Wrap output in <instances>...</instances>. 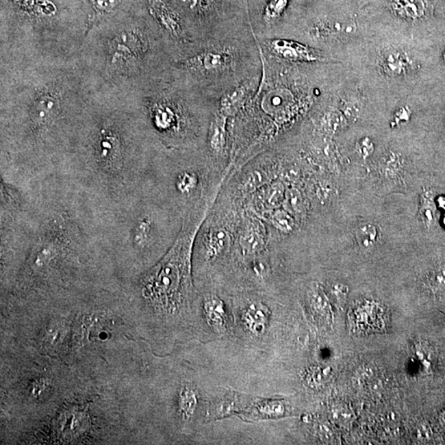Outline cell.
<instances>
[{"label":"cell","instance_id":"cell-10","mask_svg":"<svg viewBox=\"0 0 445 445\" xmlns=\"http://www.w3.org/2000/svg\"><path fill=\"white\" fill-rule=\"evenodd\" d=\"M203 311L206 320L212 329L218 333L226 330L228 327V314L225 303L214 293L205 294Z\"/></svg>","mask_w":445,"mask_h":445},{"label":"cell","instance_id":"cell-8","mask_svg":"<svg viewBox=\"0 0 445 445\" xmlns=\"http://www.w3.org/2000/svg\"><path fill=\"white\" fill-rule=\"evenodd\" d=\"M377 63L382 74L390 78L409 75L416 68L415 60L405 51L394 47H387L381 51Z\"/></svg>","mask_w":445,"mask_h":445},{"label":"cell","instance_id":"cell-18","mask_svg":"<svg viewBox=\"0 0 445 445\" xmlns=\"http://www.w3.org/2000/svg\"><path fill=\"white\" fill-rule=\"evenodd\" d=\"M114 137L108 134L104 135L103 138L101 140V149H102V153L105 157L109 159L118 153V144Z\"/></svg>","mask_w":445,"mask_h":445},{"label":"cell","instance_id":"cell-4","mask_svg":"<svg viewBox=\"0 0 445 445\" xmlns=\"http://www.w3.org/2000/svg\"><path fill=\"white\" fill-rule=\"evenodd\" d=\"M160 42V36L145 28L123 32L116 36L109 47L110 64L115 68H129V72L140 74L157 60Z\"/></svg>","mask_w":445,"mask_h":445},{"label":"cell","instance_id":"cell-23","mask_svg":"<svg viewBox=\"0 0 445 445\" xmlns=\"http://www.w3.org/2000/svg\"><path fill=\"white\" fill-rule=\"evenodd\" d=\"M418 438L423 442H427L431 440L432 436L431 429L428 424L422 423L420 424V427L418 428Z\"/></svg>","mask_w":445,"mask_h":445},{"label":"cell","instance_id":"cell-3","mask_svg":"<svg viewBox=\"0 0 445 445\" xmlns=\"http://www.w3.org/2000/svg\"><path fill=\"white\" fill-rule=\"evenodd\" d=\"M190 42L253 34L238 0H172Z\"/></svg>","mask_w":445,"mask_h":445},{"label":"cell","instance_id":"cell-16","mask_svg":"<svg viewBox=\"0 0 445 445\" xmlns=\"http://www.w3.org/2000/svg\"><path fill=\"white\" fill-rule=\"evenodd\" d=\"M180 410L185 418L189 419L195 414L197 406V395L192 388L186 387L181 392L179 400Z\"/></svg>","mask_w":445,"mask_h":445},{"label":"cell","instance_id":"cell-7","mask_svg":"<svg viewBox=\"0 0 445 445\" xmlns=\"http://www.w3.org/2000/svg\"><path fill=\"white\" fill-rule=\"evenodd\" d=\"M355 27L339 20L327 17L317 18L307 22L301 30V36L307 44H322L341 34H351Z\"/></svg>","mask_w":445,"mask_h":445},{"label":"cell","instance_id":"cell-11","mask_svg":"<svg viewBox=\"0 0 445 445\" xmlns=\"http://www.w3.org/2000/svg\"><path fill=\"white\" fill-rule=\"evenodd\" d=\"M390 10L396 18L407 21H419L430 13L429 0H391Z\"/></svg>","mask_w":445,"mask_h":445},{"label":"cell","instance_id":"cell-15","mask_svg":"<svg viewBox=\"0 0 445 445\" xmlns=\"http://www.w3.org/2000/svg\"><path fill=\"white\" fill-rule=\"evenodd\" d=\"M356 241L364 250H371L377 244L379 231L377 226L372 222H365L359 226L355 232Z\"/></svg>","mask_w":445,"mask_h":445},{"label":"cell","instance_id":"cell-9","mask_svg":"<svg viewBox=\"0 0 445 445\" xmlns=\"http://www.w3.org/2000/svg\"><path fill=\"white\" fill-rule=\"evenodd\" d=\"M242 322L245 329L255 335H260L268 327L269 309L261 301L253 297L244 298Z\"/></svg>","mask_w":445,"mask_h":445},{"label":"cell","instance_id":"cell-25","mask_svg":"<svg viewBox=\"0 0 445 445\" xmlns=\"http://www.w3.org/2000/svg\"><path fill=\"white\" fill-rule=\"evenodd\" d=\"M442 60H443L444 63L445 64V48H444V50L443 53H442Z\"/></svg>","mask_w":445,"mask_h":445},{"label":"cell","instance_id":"cell-22","mask_svg":"<svg viewBox=\"0 0 445 445\" xmlns=\"http://www.w3.org/2000/svg\"><path fill=\"white\" fill-rule=\"evenodd\" d=\"M331 293L333 295L334 298L338 299V301H342V299L346 297L348 288L345 285L341 284V283H337V284L331 287Z\"/></svg>","mask_w":445,"mask_h":445},{"label":"cell","instance_id":"cell-12","mask_svg":"<svg viewBox=\"0 0 445 445\" xmlns=\"http://www.w3.org/2000/svg\"><path fill=\"white\" fill-rule=\"evenodd\" d=\"M419 214L424 227L431 228L436 220V207L434 194L431 190H424L420 197Z\"/></svg>","mask_w":445,"mask_h":445},{"label":"cell","instance_id":"cell-19","mask_svg":"<svg viewBox=\"0 0 445 445\" xmlns=\"http://www.w3.org/2000/svg\"><path fill=\"white\" fill-rule=\"evenodd\" d=\"M374 151V144L369 137H363L355 144V152L363 160H367Z\"/></svg>","mask_w":445,"mask_h":445},{"label":"cell","instance_id":"cell-20","mask_svg":"<svg viewBox=\"0 0 445 445\" xmlns=\"http://www.w3.org/2000/svg\"><path fill=\"white\" fill-rule=\"evenodd\" d=\"M411 116V111L409 107H400L394 113V119L392 120V127H399L400 125L407 123L410 120Z\"/></svg>","mask_w":445,"mask_h":445},{"label":"cell","instance_id":"cell-13","mask_svg":"<svg viewBox=\"0 0 445 445\" xmlns=\"http://www.w3.org/2000/svg\"><path fill=\"white\" fill-rule=\"evenodd\" d=\"M59 100L55 96L46 94L40 97L35 103V116L40 121H47L58 114Z\"/></svg>","mask_w":445,"mask_h":445},{"label":"cell","instance_id":"cell-1","mask_svg":"<svg viewBox=\"0 0 445 445\" xmlns=\"http://www.w3.org/2000/svg\"><path fill=\"white\" fill-rule=\"evenodd\" d=\"M174 49L171 76L209 98L218 100L261 77V48L253 34L176 43Z\"/></svg>","mask_w":445,"mask_h":445},{"label":"cell","instance_id":"cell-2","mask_svg":"<svg viewBox=\"0 0 445 445\" xmlns=\"http://www.w3.org/2000/svg\"><path fill=\"white\" fill-rule=\"evenodd\" d=\"M217 104L173 77L155 85L144 99L153 131L165 147L177 151L205 147Z\"/></svg>","mask_w":445,"mask_h":445},{"label":"cell","instance_id":"cell-6","mask_svg":"<svg viewBox=\"0 0 445 445\" xmlns=\"http://www.w3.org/2000/svg\"><path fill=\"white\" fill-rule=\"evenodd\" d=\"M149 11L164 31L176 43L190 42L183 18L177 10L164 0H151Z\"/></svg>","mask_w":445,"mask_h":445},{"label":"cell","instance_id":"cell-24","mask_svg":"<svg viewBox=\"0 0 445 445\" xmlns=\"http://www.w3.org/2000/svg\"><path fill=\"white\" fill-rule=\"evenodd\" d=\"M440 424H442L444 427H445V411H444L442 414H441L440 416Z\"/></svg>","mask_w":445,"mask_h":445},{"label":"cell","instance_id":"cell-17","mask_svg":"<svg viewBox=\"0 0 445 445\" xmlns=\"http://www.w3.org/2000/svg\"><path fill=\"white\" fill-rule=\"evenodd\" d=\"M426 285L433 293L444 292L445 291V269H437L429 273L426 278Z\"/></svg>","mask_w":445,"mask_h":445},{"label":"cell","instance_id":"cell-14","mask_svg":"<svg viewBox=\"0 0 445 445\" xmlns=\"http://www.w3.org/2000/svg\"><path fill=\"white\" fill-rule=\"evenodd\" d=\"M281 206L292 216H302L306 212L305 198L297 188L286 189L285 199Z\"/></svg>","mask_w":445,"mask_h":445},{"label":"cell","instance_id":"cell-21","mask_svg":"<svg viewBox=\"0 0 445 445\" xmlns=\"http://www.w3.org/2000/svg\"><path fill=\"white\" fill-rule=\"evenodd\" d=\"M95 9L103 13L111 11L118 5L119 0H92Z\"/></svg>","mask_w":445,"mask_h":445},{"label":"cell","instance_id":"cell-5","mask_svg":"<svg viewBox=\"0 0 445 445\" xmlns=\"http://www.w3.org/2000/svg\"><path fill=\"white\" fill-rule=\"evenodd\" d=\"M259 46L275 59L288 62L315 63L325 62V55L305 43L292 38L257 40Z\"/></svg>","mask_w":445,"mask_h":445}]
</instances>
